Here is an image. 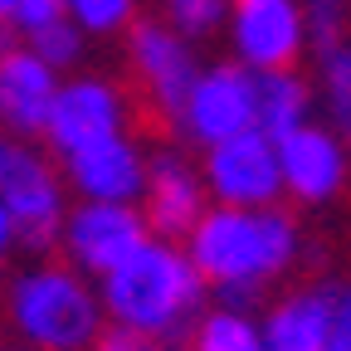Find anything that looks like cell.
Segmentation results:
<instances>
[{
  "label": "cell",
  "instance_id": "obj_14",
  "mask_svg": "<svg viewBox=\"0 0 351 351\" xmlns=\"http://www.w3.org/2000/svg\"><path fill=\"white\" fill-rule=\"evenodd\" d=\"M59 83H64V73H54L39 54H29L25 44H5L0 49V127L39 142Z\"/></svg>",
  "mask_w": 351,
  "mask_h": 351
},
{
  "label": "cell",
  "instance_id": "obj_31",
  "mask_svg": "<svg viewBox=\"0 0 351 351\" xmlns=\"http://www.w3.org/2000/svg\"><path fill=\"white\" fill-rule=\"evenodd\" d=\"M0 283H5V263H0Z\"/></svg>",
  "mask_w": 351,
  "mask_h": 351
},
{
  "label": "cell",
  "instance_id": "obj_16",
  "mask_svg": "<svg viewBox=\"0 0 351 351\" xmlns=\"http://www.w3.org/2000/svg\"><path fill=\"white\" fill-rule=\"evenodd\" d=\"M313 83L298 69H278V73H254V127L263 137H288L293 127L313 122Z\"/></svg>",
  "mask_w": 351,
  "mask_h": 351
},
{
  "label": "cell",
  "instance_id": "obj_1",
  "mask_svg": "<svg viewBox=\"0 0 351 351\" xmlns=\"http://www.w3.org/2000/svg\"><path fill=\"white\" fill-rule=\"evenodd\" d=\"M181 249L191 254L205 288L234 307H249L254 293L293 274V263L302 258V230L283 205H205Z\"/></svg>",
  "mask_w": 351,
  "mask_h": 351
},
{
  "label": "cell",
  "instance_id": "obj_29",
  "mask_svg": "<svg viewBox=\"0 0 351 351\" xmlns=\"http://www.w3.org/2000/svg\"><path fill=\"white\" fill-rule=\"evenodd\" d=\"M5 10H10V0H0V20H5Z\"/></svg>",
  "mask_w": 351,
  "mask_h": 351
},
{
  "label": "cell",
  "instance_id": "obj_6",
  "mask_svg": "<svg viewBox=\"0 0 351 351\" xmlns=\"http://www.w3.org/2000/svg\"><path fill=\"white\" fill-rule=\"evenodd\" d=\"M147 234V219L137 205H112V200H73L64 210V225H59V244L64 249V263L78 269L83 278H103L108 269L137 249Z\"/></svg>",
  "mask_w": 351,
  "mask_h": 351
},
{
  "label": "cell",
  "instance_id": "obj_21",
  "mask_svg": "<svg viewBox=\"0 0 351 351\" xmlns=\"http://www.w3.org/2000/svg\"><path fill=\"white\" fill-rule=\"evenodd\" d=\"M230 0H161V20L181 39H205L215 29H225Z\"/></svg>",
  "mask_w": 351,
  "mask_h": 351
},
{
  "label": "cell",
  "instance_id": "obj_27",
  "mask_svg": "<svg viewBox=\"0 0 351 351\" xmlns=\"http://www.w3.org/2000/svg\"><path fill=\"white\" fill-rule=\"evenodd\" d=\"M5 44H10V29H5V20H0V49H5Z\"/></svg>",
  "mask_w": 351,
  "mask_h": 351
},
{
  "label": "cell",
  "instance_id": "obj_2",
  "mask_svg": "<svg viewBox=\"0 0 351 351\" xmlns=\"http://www.w3.org/2000/svg\"><path fill=\"white\" fill-rule=\"evenodd\" d=\"M205 278L195 274L191 254L176 239H142L117 269L98 278V302L108 327L137 332L147 341L176 346V337H186L191 322L205 313Z\"/></svg>",
  "mask_w": 351,
  "mask_h": 351
},
{
  "label": "cell",
  "instance_id": "obj_5",
  "mask_svg": "<svg viewBox=\"0 0 351 351\" xmlns=\"http://www.w3.org/2000/svg\"><path fill=\"white\" fill-rule=\"evenodd\" d=\"M171 122L181 127V137L200 152L225 142V137L249 132L254 127V73L234 59L200 64Z\"/></svg>",
  "mask_w": 351,
  "mask_h": 351
},
{
  "label": "cell",
  "instance_id": "obj_8",
  "mask_svg": "<svg viewBox=\"0 0 351 351\" xmlns=\"http://www.w3.org/2000/svg\"><path fill=\"white\" fill-rule=\"evenodd\" d=\"M200 181L210 205H283V176H278V147L274 137H263L258 127L239 132V137H225L205 147L200 161Z\"/></svg>",
  "mask_w": 351,
  "mask_h": 351
},
{
  "label": "cell",
  "instance_id": "obj_30",
  "mask_svg": "<svg viewBox=\"0 0 351 351\" xmlns=\"http://www.w3.org/2000/svg\"><path fill=\"white\" fill-rule=\"evenodd\" d=\"M341 137H346V152H351V127H346V132H341Z\"/></svg>",
  "mask_w": 351,
  "mask_h": 351
},
{
  "label": "cell",
  "instance_id": "obj_24",
  "mask_svg": "<svg viewBox=\"0 0 351 351\" xmlns=\"http://www.w3.org/2000/svg\"><path fill=\"white\" fill-rule=\"evenodd\" d=\"M93 351H176V346H166V341H147V337L122 332V327H103V337H98Z\"/></svg>",
  "mask_w": 351,
  "mask_h": 351
},
{
  "label": "cell",
  "instance_id": "obj_23",
  "mask_svg": "<svg viewBox=\"0 0 351 351\" xmlns=\"http://www.w3.org/2000/svg\"><path fill=\"white\" fill-rule=\"evenodd\" d=\"M54 20H64V0H10V10H5V29L15 39H29L34 29L54 25Z\"/></svg>",
  "mask_w": 351,
  "mask_h": 351
},
{
  "label": "cell",
  "instance_id": "obj_11",
  "mask_svg": "<svg viewBox=\"0 0 351 351\" xmlns=\"http://www.w3.org/2000/svg\"><path fill=\"white\" fill-rule=\"evenodd\" d=\"M59 176L69 195L78 200H112V205H137L142 186H147V147L117 132L108 142H93L73 156H59Z\"/></svg>",
  "mask_w": 351,
  "mask_h": 351
},
{
  "label": "cell",
  "instance_id": "obj_22",
  "mask_svg": "<svg viewBox=\"0 0 351 351\" xmlns=\"http://www.w3.org/2000/svg\"><path fill=\"white\" fill-rule=\"evenodd\" d=\"M302 25H307V49H332L351 29V5L346 0H302Z\"/></svg>",
  "mask_w": 351,
  "mask_h": 351
},
{
  "label": "cell",
  "instance_id": "obj_28",
  "mask_svg": "<svg viewBox=\"0 0 351 351\" xmlns=\"http://www.w3.org/2000/svg\"><path fill=\"white\" fill-rule=\"evenodd\" d=\"M0 351H29V346H20V341H15V346H0Z\"/></svg>",
  "mask_w": 351,
  "mask_h": 351
},
{
  "label": "cell",
  "instance_id": "obj_10",
  "mask_svg": "<svg viewBox=\"0 0 351 351\" xmlns=\"http://www.w3.org/2000/svg\"><path fill=\"white\" fill-rule=\"evenodd\" d=\"M278 147V176H283V195L298 205H332L346 181H351V152L346 137L332 122H302L288 137L274 142Z\"/></svg>",
  "mask_w": 351,
  "mask_h": 351
},
{
  "label": "cell",
  "instance_id": "obj_13",
  "mask_svg": "<svg viewBox=\"0 0 351 351\" xmlns=\"http://www.w3.org/2000/svg\"><path fill=\"white\" fill-rule=\"evenodd\" d=\"M210 195H205V181H200V166H191L181 152H147V186H142V219H147V234L156 239H176L181 244L195 219L205 215Z\"/></svg>",
  "mask_w": 351,
  "mask_h": 351
},
{
  "label": "cell",
  "instance_id": "obj_12",
  "mask_svg": "<svg viewBox=\"0 0 351 351\" xmlns=\"http://www.w3.org/2000/svg\"><path fill=\"white\" fill-rule=\"evenodd\" d=\"M127 59H132V73H137L147 103L161 112V117H176L186 88L200 69L191 39H181L166 20H137L127 29Z\"/></svg>",
  "mask_w": 351,
  "mask_h": 351
},
{
  "label": "cell",
  "instance_id": "obj_15",
  "mask_svg": "<svg viewBox=\"0 0 351 351\" xmlns=\"http://www.w3.org/2000/svg\"><path fill=\"white\" fill-rule=\"evenodd\" d=\"M332 317H337V288H327V283L293 288L258 317L263 351H327Z\"/></svg>",
  "mask_w": 351,
  "mask_h": 351
},
{
  "label": "cell",
  "instance_id": "obj_20",
  "mask_svg": "<svg viewBox=\"0 0 351 351\" xmlns=\"http://www.w3.org/2000/svg\"><path fill=\"white\" fill-rule=\"evenodd\" d=\"M29 54H39L44 64H49L54 73H73L78 69V59H83V49H88V39L69 25V20H54V25H44V29H34L29 39H20Z\"/></svg>",
  "mask_w": 351,
  "mask_h": 351
},
{
  "label": "cell",
  "instance_id": "obj_25",
  "mask_svg": "<svg viewBox=\"0 0 351 351\" xmlns=\"http://www.w3.org/2000/svg\"><path fill=\"white\" fill-rule=\"evenodd\" d=\"M327 351H351V283L337 288V317H332V346Z\"/></svg>",
  "mask_w": 351,
  "mask_h": 351
},
{
  "label": "cell",
  "instance_id": "obj_26",
  "mask_svg": "<svg viewBox=\"0 0 351 351\" xmlns=\"http://www.w3.org/2000/svg\"><path fill=\"white\" fill-rule=\"evenodd\" d=\"M15 254V225H10V215H5V205H0V263H5Z\"/></svg>",
  "mask_w": 351,
  "mask_h": 351
},
{
  "label": "cell",
  "instance_id": "obj_18",
  "mask_svg": "<svg viewBox=\"0 0 351 351\" xmlns=\"http://www.w3.org/2000/svg\"><path fill=\"white\" fill-rule=\"evenodd\" d=\"M313 98H322V108H327L337 132L351 127V39H341V44H332V49L317 54Z\"/></svg>",
  "mask_w": 351,
  "mask_h": 351
},
{
  "label": "cell",
  "instance_id": "obj_7",
  "mask_svg": "<svg viewBox=\"0 0 351 351\" xmlns=\"http://www.w3.org/2000/svg\"><path fill=\"white\" fill-rule=\"evenodd\" d=\"M127 93L103 78V73H73L59 83L49 122H44L39 142L49 147L54 156H73L93 142H108L117 132H127Z\"/></svg>",
  "mask_w": 351,
  "mask_h": 351
},
{
  "label": "cell",
  "instance_id": "obj_17",
  "mask_svg": "<svg viewBox=\"0 0 351 351\" xmlns=\"http://www.w3.org/2000/svg\"><path fill=\"white\" fill-rule=\"evenodd\" d=\"M186 351H263L258 317L249 307H234V302L205 307V313L191 322V346Z\"/></svg>",
  "mask_w": 351,
  "mask_h": 351
},
{
  "label": "cell",
  "instance_id": "obj_3",
  "mask_svg": "<svg viewBox=\"0 0 351 351\" xmlns=\"http://www.w3.org/2000/svg\"><path fill=\"white\" fill-rule=\"evenodd\" d=\"M0 307L15 341L29 351H93L108 327L98 283L64 258L25 263L10 283H0Z\"/></svg>",
  "mask_w": 351,
  "mask_h": 351
},
{
  "label": "cell",
  "instance_id": "obj_9",
  "mask_svg": "<svg viewBox=\"0 0 351 351\" xmlns=\"http://www.w3.org/2000/svg\"><path fill=\"white\" fill-rule=\"evenodd\" d=\"M225 34L234 64H244L249 73L298 69V59L307 54L302 0H230Z\"/></svg>",
  "mask_w": 351,
  "mask_h": 351
},
{
  "label": "cell",
  "instance_id": "obj_4",
  "mask_svg": "<svg viewBox=\"0 0 351 351\" xmlns=\"http://www.w3.org/2000/svg\"><path fill=\"white\" fill-rule=\"evenodd\" d=\"M0 205H5L10 225H15V249L49 254L59 244L69 186L49 152L5 127H0Z\"/></svg>",
  "mask_w": 351,
  "mask_h": 351
},
{
  "label": "cell",
  "instance_id": "obj_19",
  "mask_svg": "<svg viewBox=\"0 0 351 351\" xmlns=\"http://www.w3.org/2000/svg\"><path fill=\"white\" fill-rule=\"evenodd\" d=\"M137 5L142 0H64V20L83 39H108L137 25Z\"/></svg>",
  "mask_w": 351,
  "mask_h": 351
}]
</instances>
